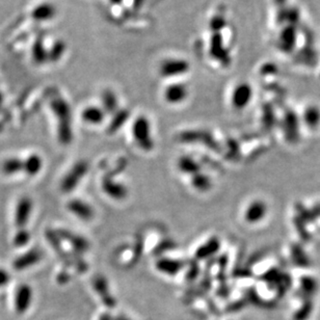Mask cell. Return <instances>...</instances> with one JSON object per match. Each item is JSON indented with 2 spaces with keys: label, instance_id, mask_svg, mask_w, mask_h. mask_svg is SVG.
I'll use <instances>...</instances> for the list:
<instances>
[{
  "label": "cell",
  "instance_id": "obj_1",
  "mask_svg": "<svg viewBox=\"0 0 320 320\" xmlns=\"http://www.w3.org/2000/svg\"><path fill=\"white\" fill-rule=\"evenodd\" d=\"M51 107L58 119L59 138L63 143H68L72 139L71 112L70 106L63 99H57L51 103Z\"/></svg>",
  "mask_w": 320,
  "mask_h": 320
},
{
  "label": "cell",
  "instance_id": "obj_2",
  "mask_svg": "<svg viewBox=\"0 0 320 320\" xmlns=\"http://www.w3.org/2000/svg\"><path fill=\"white\" fill-rule=\"evenodd\" d=\"M132 137L142 151L150 152L154 148L151 124L145 116L138 117L132 125Z\"/></svg>",
  "mask_w": 320,
  "mask_h": 320
},
{
  "label": "cell",
  "instance_id": "obj_3",
  "mask_svg": "<svg viewBox=\"0 0 320 320\" xmlns=\"http://www.w3.org/2000/svg\"><path fill=\"white\" fill-rule=\"evenodd\" d=\"M268 206L263 200H254L246 208L244 218L250 225H257L266 217Z\"/></svg>",
  "mask_w": 320,
  "mask_h": 320
},
{
  "label": "cell",
  "instance_id": "obj_4",
  "mask_svg": "<svg viewBox=\"0 0 320 320\" xmlns=\"http://www.w3.org/2000/svg\"><path fill=\"white\" fill-rule=\"evenodd\" d=\"M86 172H87L86 162L80 161L78 163H76L63 179L61 184L62 191L64 192H72L81 181L82 177L86 174Z\"/></svg>",
  "mask_w": 320,
  "mask_h": 320
},
{
  "label": "cell",
  "instance_id": "obj_5",
  "mask_svg": "<svg viewBox=\"0 0 320 320\" xmlns=\"http://www.w3.org/2000/svg\"><path fill=\"white\" fill-rule=\"evenodd\" d=\"M190 64L181 59L165 60L159 68V72L163 77H176L189 72Z\"/></svg>",
  "mask_w": 320,
  "mask_h": 320
},
{
  "label": "cell",
  "instance_id": "obj_6",
  "mask_svg": "<svg viewBox=\"0 0 320 320\" xmlns=\"http://www.w3.org/2000/svg\"><path fill=\"white\" fill-rule=\"evenodd\" d=\"M189 97V89L181 82L169 84L163 91V98L169 104H180Z\"/></svg>",
  "mask_w": 320,
  "mask_h": 320
},
{
  "label": "cell",
  "instance_id": "obj_7",
  "mask_svg": "<svg viewBox=\"0 0 320 320\" xmlns=\"http://www.w3.org/2000/svg\"><path fill=\"white\" fill-rule=\"evenodd\" d=\"M32 212V201L28 196H22L18 201L15 209V223L16 225L23 229L27 225Z\"/></svg>",
  "mask_w": 320,
  "mask_h": 320
},
{
  "label": "cell",
  "instance_id": "obj_8",
  "mask_svg": "<svg viewBox=\"0 0 320 320\" xmlns=\"http://www.w3.org/2000/svg\"><path fill=\"white\" fill-rule=\"evenodd\" d=\"M42 258L43 254L39 249H31L27 253L23 254V255L19 256L14 260L13 267L18 271L25 270L26 268H29L38 264L42 260Z\"/></svg>",
  "mask_w": 320,
  "mask_h": 320
},
{
  "label": "cell",
  "instance_id": "obj_9",
  "mask_svg": "<svg viewBox=\"0 0 320 320\" xmlns=\"http://www.w3.org/2000/svg\"><path fill=\"white\" fill-rule=\"evenodd\" d=\"M32 290L26 284L20 285L15 295V309L18 314H24L31 305Z\"/></svg>",
  "mask_w": 320,
  "mask_h": 320
},
{
  "label": "cell",
  "instance_id": "obj_10",
  "mask_svg": "<svg viewBox=\"0 0 320 320\" xmlns=\"http://www.w3.org/2000/svg\"><path fill=\"white\" fill-rule=\"evenodd\" d=\"M252 98V90L250 85L246 83L238 84L232 92L231 96V103L236 109L245 108Z\"/></svg>",
  "mask_w": 320,
  "mask_h": 320
},
{
  "label": "cell",
  "instance_id": "obj_11",
  "mask_svg": "<svg viewBox=\"0 0 320 320\" xmlns=\"http://www.w3.org/2000/svg\"><path fill=\"white\" fill-rule=\"evenodd\" d=\"M68 210L81 220H91L94 217V210L91 205L81 200H72L68 203Z\"/></svg>",
  "mask_w": 320,
  "mask_h": 320
},
{
  "label": "cell",
  "instance_id": "obj_12",
  "mask_svg": "<svg viewBox=\"0 0 320 320\" xmlns=\"http://www.w3.org/2000/svg\"><path fill=\"white\" fill-rule=\"evenodd\" d=\"M105 118V112L102 107L87 106L81 113V119L84 123L90 125L101 124Z\"/></svg>",
  "mask_w": 320,
  "mask_h": 320
},
{
  "label": "cell",
  "instance_id": "obj_13",
  "mask_svg": "<svg viewBox=\"0 0 320 320\" xmlns=\"http://www.w3.org/2000/svg\"><path fill=\"white\" fill-rule=\"evenodd\" d=\"M57 7L52 3L44 2L37 5L31 12V17L37 21H49L57 16Z\"/></svg>",
  "mask_w": 320,
  "mask_h": 320
},
{
  "label": "cell",
  "instance_id": "obj_14",
  "mask_svg": "<svg viewBox=\"0 0 320 320\" xmlns=\"http://www.w3.org/2000/svg\"><path fill=\"white\" fill-rule=\"evenodd\" d=\"M94 286L96 291L101 296L104 305L108 308H114L116 306V301L108 292V286L105 279L103 277H98L94 282Z\"/></svg>",
  "mask_w": 320,
  "mask_h": 320
},
{
  "label": "cell",
  "instance_id": "obj_15",
  "mask_svg": "<svg viewBox=\"0 0 320 320\" xmlns=\"http://www.w3.org/2000/svg\"><path fill=\"white\" fill-rule=\"evenodd\" d=\"M43 168V159L38 154H30V155L23 160V172L30 177L37 176Z\"/></svg>",
  "mask_w": 320,
  "mask_h": 320
},
{
  "label": "cell",
  "instance_id": "obj_16",
  "mask_svg": "<svg viewBox=\"0 0 320 320\" xmlns=\"http://www.w3.org/2000/svg\"><path fill=\"white\" fill-rule=\"evenodd\" d=\"M192 185L193 189L197 192H206L208 191H210V189L212 187V180L211 178L207 176L204 173L198 172L196 174H194L193 176H192Z\"/></svg>",
  "mask_w": 320,
  "mask_h": 320
},
{
  "label": "cell",
  "instance_id": "obj_17",
  "mask_svg": "<svg viewBox=\"0 0 320 320\" xmlns=\"http://www.w3.org/2000/svg\"><path fill=\"white\" fill-rule=\"evenodd\" d=\"M156 267L159 271L165 274L174 275L181 270L182 263L175 259H161L156 263Z\"/></svg>",
  "mask_w": 320,
  "mask_h": 320
},
{
  "label": "cell",
  "instance_id": "obj_18",
  "mask_svg": "<svg viewBox=\"0 0 320 320\" xmlns=\"http://www.w3.org/2000/svg\"><path fill=\"white\" fill-rule=\"evenodd\" d=\"M103 189L109 196L117 198V200L124 198L127 193V190L123 184L114 183L112 180H105L103 183Z\"/></svg>",
  "mask_w": 320,
  "mask_h": 320
},
{
  "label": "cell",
  "instance_id": "obj_19",
  "mask_svg": "<svg viewBox=\"0 0 320 320\" xmlns=\"http://www.w3.org/2000/svg\"><path fill=\"white\" fill-rule=\"evenodd\" d=\"M178 169L180 172L186 175L193 176L194 174L201 171L200 164H198L193 158L190 156H182L178 161Z\"/></svg>",
  "mask_w": 320,
  "mask_h": 320
},
{
  "label": "cell",
  "instance_id": "obj_20",
  "mask_svg": "<svg viewBox=\"0 0 320 320\" xmlns=\"http://www.w3.org/2000/svg\"><path fill=\"white\" fill-rule=\"evenodd\" d=\"M219 240L217 238L209 239L204 245H202L196 251V256L198 258H206L213 255L219 249Z\"/></svg>",
  "mask_w": 320,
  "mask_h": 320
},
{
  "label": "cell",
  "instance_id": "obj_21",
  "mask_svg": "<svg viewBox=\"0 0 320 320\" xmlns=\"http://www.w3.org/2000/svg\"><path fill=\"white\" fill-rule=\"evenodd\" d=\"M2 172L7 176H12L20 172H23V160H21L17 157L5 159L2 163Z\"/></svg>",
  "mask_w": 320,
  "mask_h": 320
},
{
  "label": "cell",
  "instance_id": "obj_22",
  "mask_svg": "<svg viewBox=\"0 0 320 320\" xmlns=\"http://www.w3.org/2000/svg\"><path fill=\"white\" fill-rule=\"evenodd\" d=\"M101 100L103 101V110L105 113H114L117 109V97L112 91H105L101 96Z\"/></svg>",
  "mask_w": 320,
  "mask_h": 320
},
{
  "label": "cell",
  "instance_id": "obj_23",
  "mask_svg": "<svg viewBox=\"0 0 320 320\" xmlns=\"http://www.w3.org/2000/svg\"><path fill=\"white\" fill-rule=\"evenodd\" d=\"M32 58L37 64H43L48 60V52H46L41 42H36L34 47H32Z\"/></svg>",
  "mask_w": 320,
  "mask_h": 320
},
{
  "label": "cell",
  "instance_id": "obj_24",
  "mask_svg": "<svg viewBox=\"0 0 320 320\" xmlns=\"http://www.w3.org/2000/svg\"><path fill=\"white\" fill-rule=\"evenodd\" d=\"M29 240H30L29 232L26 231V230H24V229H21V230H19L17 232V233H16L13 242H14L15 247H17V248H23V247H25L28 244Z\"/></svg>",
  "mask_w": 320,
  "mask_h": 320
},
{
  "label": "cell",
  "instance_id": "obj_25",
  "mask_svg": "<svg viewBox=\"0 0 320 320\" xmlns=\"http://www.w3.org/2000/svg\"><path fill=\"white\" fill-rule=\"evenodd\" d=\"M306 124L310 128H316L320 123V116L317 110L309 109L307 110V114L305 116Z\"/></svg>",
  "mask_w": 320,
  "mask_h": 320
},
{
  "label": "cell",
  "instance_id": "obj_26",
  "mask_svg": "<svg viewBox=\"0 0 320 320\" xmlns=\"http://www.w3.org/2000/svg\"><path fill=\"white\" fill-rule=\"evenodd\" d=\"M64 52V44L63 42H57L53 45L51 51L48 53V59L53 61H58L62 58V55Z\"/></svg>",
  "mask_w": 320,
  "mask_h": 320
},
{
  "label": "cell",
  "instance_id": "obj_27",
  "mask_svg": "<svg viewBox=\"0 0 320 320\" xmlns=\"http://www.w3.org/2000/svg\"><path fill=\"white\" fill-rule=\"evenodd\" d=\"M313 310V305L312 302L310 303H307L303 308H301L299 311L296 312V314L294 315L295 320H307V318L311 315Z\"/></svg>",
  "mask_w": 320,
  "mask_h": 320
},
{
  "label": "cell",
  "instance_id": "obj_28",
  "mask_svg": "<svg viewBox=\"0 0 320 320\" xmlns=\"http://www.w3.org/2000/svg\"><path fill=\"white\" fill-rule=\"evenodd\" d=\"M210 24L212 26V28L214 30H217V29H220L222 28L224 25H225V20L223 17H220V16H216L215 18H213L210 22Z\"/></svg>",
  "mask_w": 320,
  "mask_h": 320
},
{
  "label": "cell",
  "instance_id": "obj_29",
  "mask_svg": "<svg viewBox=\"0 0 320 320\" xmlns=\"http://www.w3.org/2000/svg\"><path fill=\"white\" fill-rule=\"evenodd\" d=\"M9 282V274L6 270L0 269V287H4Z\"/></svg>",
  "mask_w": 320,
  "mask_h": 320
},
{
  "label": "cell",
  "instance_id": "obj_30",
  "mask_svg": "<svg viewBox=\"0 0 320 320\" xmlns=\"http://www.w3.org/2000/svg\"><path fill=\"white\" fill-rule=\"evenodd\" d=\"M99 320H114V317H112L108 314H103Z\"/></svg>",
  "mask_w": 320,
  "mask_h": 320
},
{
  "label": "cell",
  "instance_id": "obj_31",
  "mask_svg": "<svg viewBox=\"0 0 320 320\" xmlns=\"http://www.w3.org/2000/svg\"><path fill=\"white\" fill-rule=\"evenodd\" d=\"M114 320H129V319L125 317H117V318H114Z\"/></svg>",
  "mask_w": 320,
  "mask_h": 320
},
{
  "label": "cell",
  "instance_id": "obj_32",
  "mask_svg": "<svg viewBox=\"0 0 320 320\" xmlns=\"http://www.w3.org/2000/svg\"><path fill=\"white\" fill-rule=\"evenodd\" d=\"M1 103H2V95L0 94V104H1Z\"/></svg>",
  "mask_w": 320,
  "mask_h": 320
},
{
  "label": "cell",
  "instance_id": "obj_33",
  "mask_svg": "<svg viewBox=\"0 0 320 320\" xmlns=\"http://www.w3.org/2000/svg\"><path fill=\"white\" fill-rule=\"evenodd\" d=\"M113 1H116V2H118V1H119V2H120L121 0H113Z\"/></svg>",
  "mask_w": 320,
  "mask_h": 320
}]
</instances>
